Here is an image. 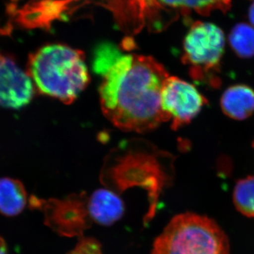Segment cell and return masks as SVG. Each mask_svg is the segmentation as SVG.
<instances>
[{
  "instance_id": "cell-18",
  "label": "cell",
  "mask_w": 254,
  "mask_h": 254,
  "mask_svg": "<svg viewBox=\"0 0 254 254\" xmlns=\"http://www.w3.org/2000/svg\"><path fill=\"white\" fill-rule=\"evenodd\" d=\"M249 18H250L251 23L254 26V1L250 7V12H249Z\"/></svg>"
},
{
  "instance_id": "cell-12",
  "label": "cell",
  "mask_w": 254,
  "mask_h": 254,
  "mask_svg": "<svg viewBox=\"0 0 254 254\" xmlns=\"http://www.w3.org/2000/svg\"><path fill=\"white\" fill-rule=\"evenodd\" d=\"M27 203L26 189L19 180L0 179V213L5 216L19 215Z\"/></svg>"
},
{
  "instance_id": "cell-7",
  "label": "cell",
  "mask_w": 254,
  "mask_h": 254,
  "mask_svg": "<svg viewBox=\"0 0 254 254\" xmlns=\"http://www.w3.org/2000/svg\"><path fill=\"white\" fill-rule=\"evenodd\" d=\"M35 87L28 73L0 53V106L19 109L31 102Z\"/></svg>"
},
{
  "instance_id": "cell-5",
  "label": "cell",
  "mask_w": 254,
  "mask_h": 254,
  "mask_svg": "<svg viewBox=\"0 0 254 254\" xmlns=\"http://www.w3.org/2000/svg\"><path fill=\"white\" fill-rule=\"evenodd\" d=\"M225 46V35L216 25L199 21L193 24L184 41L182 55L190 77L213 88L220 86L218 74Z\"/></svg>"
},
{
  "instance_id": "cell-1",
  "label": "cell",
  "mask_w": 254,
  "mask_h": 254,
  "mask_svg": "<svg viewBox=\"0 0 254 254\" xmlns=\"http://www.w3.org/2000/svg\"><path fill=\"white\" fill-rule=\"evenodd\" d=\"M103 76L99 93L102 110L120 129L146 133L169 121L161 105L166 68L152 57L121 55L113 48L94 62Z\"/></svg>"
},
{
  "instance_id": "cell-4",
  "label": "cell",
  "mask_w": 254,
  "mask_h": 254,
  "mask_svg": "<svg viewBox=\"0 0 254 254\" xmlns=\"http://www.w3.org/2000/svg\"><path fill=\"white\" fill-rule=\"evenodd\" d=\"M151 254H230V241L213 219L185 212L170 220L153 242Z\"/></svg>"
},
{
  "instance_id": "cell-15",
  "label": "cell",
  "mask_w": 254,
  "mask_h": 254,
  "mask_svg": "<svg viewBox=\"0 0 254 254\" xmlns=\"http://www.w3.org/2000/svg\"><path fill=\"white\" fill-rule=\"evenodd\" d=\"M159 7L187 8L205 14L215 9H225L230 6V0H154Z\"/></svg>"
},
{
  "instance_id": "cell-13",
  "label": "cell",
  "mask_w": 254,
  "mask_h": 254,
  "mask_svg": "<svg viewBox=\"0 0 254 254\" xmlns=\"http://www.w3.org/2000/svg\"><path fill=\"white\" fill-rule=\"evenodd\" d=\"M229 42L237 56L248 59L254 56V28L241 23L232 28Z\"/></svg>"
},
{
  "instance_id": "cell-8",
  "label": "cell",
  "mask_w": 254,
  "mask_h": 254,
  "mask_svg": "<svg viewBox=\"0 0 254 254\" xmlns=\"http://www.w3.org/2000/svg\"><path fill=\"white\" fill-rule=\"evenodd\" d=\"M108 7L113 11L119 27L128 34H136L146 27L152 31L163 29L158 20L159 6L154 0H110Z\"/></svg>"
},
{
  "instance_id": "cell-10",
  "label": "cell",
  "mask_w": 254,
  "mask_h": 254,
  "mask_svg": "<svg viewBox=\"0 0 254 254\" xmlns=\"http://www.w3.org/2000/svg\"><path fill=\"white\" fill-rule=\"evenodd\" d=\"M88 215L91 220L103 226H110L123 218V200L115 192L100 189L95 190L88 200Z\"/></svg>"
},
{
  "instance_id": "cell-11",
  "label": "cell",
  "mask_w": 254,
  "mask_h": 254,
  "mask_svg": "<svg viewBox=\"0 0 254 254\" xmlns=\"http://www.w3.org/2000/svg\"><path fill=\"white\" fill-rule=\"evenodd\" d=\"M222 112L228 118L244 120L254 113V91L247 85L229 87L220 99Z\"/></svg>"
},
{
  "instance_id": "cell-16",
  "label": "cell",
  "mask_w": 254,
  "mask_h": 254,
  "mask_svg": "<svg viewBox=\"0 0 254 254\" xmlns=\"http://www.w3.org/2000/svg\"><path fill=\"white\" fill-rule=\"evenodd\" d=\"M17 5L14 4V3H10V4H6V14L11 17H15L18 12Z\"/></svg>"
},
{
  "instance_id": "cell-6",
  "label": "cell",
  "mask_w": 254,
  "mask_h": 254,
  "mask_svg": "<svg viewBox=\"0 0 254 254\" xmlns=\"http://www.w3.org/2000/svg\"><path fill=\"white\" fill-rule=\"evenodd\" d=\"M208 104V100L191 83L170 76L164 84L161 94L163 111L177 130L190 124Z\"/></svg>"
},
{
  "instance_id": "cell-9",
  "label": "cell",
  "mask_w": 254,
  "mask_h": 254,
  "mask_svg": "<svg viewBox=\"0 0 254 254\" xmlns=\"http://www.w3.org/2000/svg\"><path fill=\"white\" fill-rule=\"evenodd\" d=\"M67 4L65 0H31L18 10L15 21L25 28L49 29L55 20L63 17Z\"/></svg>"
},
{
  "instance_id": "cell-19",
  "label": "cell",
  "mask_w": 254,
  "mask_h": 254,
  "mask_svg": "<svg viewBox=\"0 0 254 254\" xmlns=\"http://www.w3.org/2000/svg\"><path fill=\"white\" fill-rule=\"evenodd\" d=\"M11 1H19V0H11Z\"/></svg>"
},
{
  "instance_id": "cell-17",
  "label": "cell",
  "mask_w": 254,
  "mask_h": 254,
  "mask_svg": "<svg viewBox=\"0 0 254 254\" xmlns=\"http://www.w3.org/2000/svg\"><path fill=\"white\" fill-rule=\"evenodd\" d=\"M0 254H8L7 245L1 237H0Z\"/></svg>"
},
{
  "instance_id": "cell-20",
  "label": "cell",
  "mask_w": 254,
  "mask_h": 254,
  "mask_svg": "<svg viewBox=\"0 0 254 254\" xmlns=\"http://www.w3.org/2000/svg\"><path fill=\"white\" fill-rule=\"evenodd\" d=\"M65 1H68H68H71V0H65Z\"/></svg>"
},
{
  "instance_id": "cell-3",
  "label": "cell",
  "mask_w": 254,
  "mask_h": 254,
  "mask_svg": "<svg viewBox=\"0 0 254 254\" xmlns=\"http://www.w3.org/2000/svg\"><path fill=\"white\" fill-rule=\"evenodd\" d=\"M28 74L41 94L65 104L73 103L90 81L84 53L58 43L30 55Z\"/></svg>"
},
{
  "instance_id": "cell-2",
  "label": "cell",
  "mask_w": 254,
  "mask_h": 254,
  "mask_svg": "<svg viewBox=\"0 0 254 254\" xmlns=\"http://www.w3.org/2000/svg\"><path fill=\"white\" fill-rule=\"evenodd\" d=\"M173 158L143 139L122 142L105 159L103 183L117 190L139 186L148 191L150 207L147 218L153 217L159 194L170 182Z\"/></svg>"
},
{
  "instance_id": "cell-14",
  "label": "cell",
  "mask_w": 254,
  "mask_h": 254,
  "mask_svg": "<svg viewBox=\"0 0 254 254\" xmlns=\"http://www.w3.org/2000/svg\"><path fill=\"white\" fill-rule=\"evenodd\" d=\"M234 204L241 214L254 218V176L237 182L233 192Z\"/></svg>"
}]
</instances>
